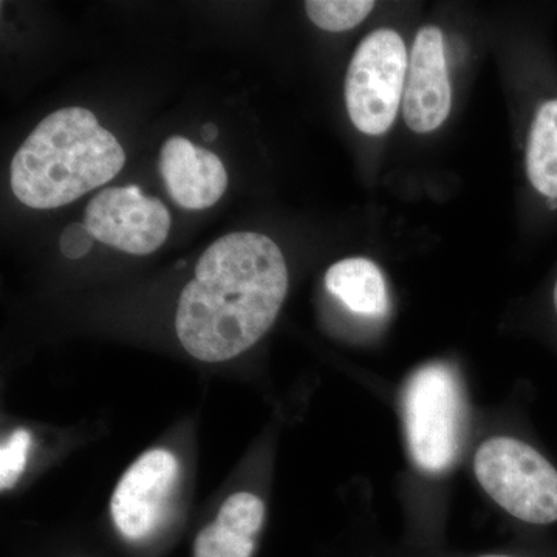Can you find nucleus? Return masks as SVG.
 <instances>
[{
    "mask_svg": "<svg viewBox=\"0 0 557 557\" xmlns=\"http://www.w3.org/2000/svg\"><path fill=\"white\" fill-rule=\"evenodd\" d=\"M287 292V262L270 237L226 234L203 252L180 295V343L205 362L239 357L269 332Z\"/></svg>",
    "mask_w": 557,
    "mask_h": 557,
    "instance_id": "obj_1",
    "label": "nucleus"
},
{
    "mask_svg": "<svg viewBox=\"0 0 557 557\" xmlns=\"http://www.w3.org/2000/svg\"><path fill=\"white\" fill-rule=\"evenodd\" d=\"M126 153L90 110L65 108L40 121L10 168L11 189L33 209H54L106 185Z\"/></svg>",
    "mask_w": 557,
    "mask_h": 557,
    "instance_id": "obj_2",
    "label": "nucleus"
},
{
    "mask_svg": "<svg viewBox=\"0 0 557 557\" xmlns=\"http://www.w3.org/2000/svg\"><path fill=\"white\" fill-rule=\"evenodd\" d=\"M474 469L483 490L516 519L557 522V469L527 443L487 440L475 454Z\"/></svg>",
    "mask_w": 557,
    "mask_h": 557,
    "instance_id": "obj_3",
    "label": "nucleus"
},
{
    "mask_svg": "<svg viewBox=\"0 0 557 557\" xmlns=\"http://www.w3.org/2000/svg\"><path fill=\"white\" fill-rule=\"evenodd\" d=\"M406 435L418 468L442 472L456 458L460 435V383L445 364L418 370L409 380L403 399Z\"/></svg>",
    "mask_w": 557,
    "mask_h": 557,
    "instance_id": "obj_4",
    "label": "nucleus"
},
{
    "mask_svg": "<svg viewBox=\"0 0 557 557\" xmlns=\"http://www.w3.org/2000/svg\"><path fill=\"white\" fill-rule=\"evenodd\" d=\"M408 51L397 32L381 28L359 44L346 76V104L351 123L368 135L391 129L408 75Z\"/></svg>",
    "mask_w": 557,
    "mask_h": 557,
    "instance_id": "obj_5",
    "label": "nucleus"
},
{
    "mask_svg": "<svg viewBox=\"0 0 557 557\" xmlns=\"http://www.w3.org/2000/svg\"><path fill=\"white\" fill-rule=\"evenodd\" d=\"M84 223L101 244L146 256L166 242L171 214L163 201L145 196L138 186H126L97 194L87 205Z\"/></svg>",
    "mask_w": 557,
    "mask_h": 557,
    "instance_id": "obj_6",
    "label": "nucleus"
},
{
    "mask_svg": "<svg viewBox=\"0 0 557 557\" xmlns=\"http://www.w3.org/2000/svg\"><path fill=\"white\" fill-rule=\"evenodd\" d=\"M178 478L177 458L166 449L148 450L127 469L110 502L113 522L124 537L141 541L157 530Z\"/></svg>",
    "mask_w": 557,
    "mask_h": 557,
    "instance_id": "obj_7",
    "label": "nucleus"
},
{
    "mask_svg": "<svg viewBox=\"0 0 557 557\" xmlns=\"http://www.w3.org/2000/svg\"><path fill=\"white\" fill-rule=\"evenodd\" d=\"M450 83L443 33L434 25L421 28L413 42L403 95V115L417 134L438 129L450 112Z\"/></svg>",
    "mask_w": 557,
    "mask_h": 557,
    "instance_id": "obj_8",
    "label": "nucleus"
},
{
    "mask_svg": "<svg viewBox=\"0 0 557 557\" xmlns=\"http://www.w3.org/2000/svg\"><path fill=\"white\" fill-rule=\"evenodd\" d=\"M159 170L171 199L190 211L211 208L228 188V174L222 160L183 137L164 141Z\"/></svg>",
    "mask_w": 557,
    "mask_h": 557,
    "instance_id": "obj_9",
    "label": "nucleus"
},
{
    "mask_svg": "<svg viewBox=\"0 0 557 557\" xmlns=\"http://www.w3.org/2000/svg\"><path fill=\"white\" fill-rule=\"evenodd\" d=\"M325 287L348 310L362 317H383L388 309L386 281L372 260H341L325 274Z\"/></svg>",
    "mask_w": 557,
    "mask_h": 557,
    "instance_id": "obj_10",
    "label": "nucleus"
},
{
    "mask_svg": "<svg viewBox=\"0 0 557 557\" xmlns=\"http://www.w3.org/2000/svg\"><path fill=\"white\" fill-rule=\"evenodd\" d=\"M527 177L549 212H557V97L537 106L528 132Z\"/></svg>",
    "mask_w": 557,
    "mask_h": 557,
    "instance_id": "obj_11",
    "label": "nucleus"
},
{
    "mask_svg": "<svg viewBox=\"0 0 557 557\" xmlns=\"http://www.w3.org/2000/svg\"><path fill=\"white\" fill-rule=\"evenodd\" d=\"M375 2L370 0H309L306 11L310 21L325 32H347L369 16Z\"/></svg>",
    "mask_w": 557,
    "mask_h": 557,
    "instance_id": "obj_12",
    "label": "nucleus"
},
{
    "mask_svg": "<svg viewBox=\"0 0 557 557\" xmlns=\"http://www.w3.org/2000/svg\"><path fill=\"white\" fill-rule=\"evenodd\" d=\"M263 519L265 507L258 496L251 493H236L226 498L215 522L240 536L256 539L263 525Z\"/></svg>",
    "mask_w": 557,
    "mask_h": 557,
    "instance_id": "obj_13",
    "label": "nucleus"
},
{
    "mask_svg": "<svg viewBox=\"0 0 557 557\" xmlns=\"http://www.w3.org/2000/svg\"><path fill=\"white\" fill-rule=\"evenodd\" d=\"M255 547L256 539L240 536L214 520L197 534L194 557H251Z\"/></svg>",
    "mask_w": 557,
    "mask_h": 557,
    "instance_id": "obj_14",
    "label": "nucleus"
},
{
    "mask_svg": "<svg viewBox=\"0 0 557 557\" xmlns=\"http://www.w3.org/2000/svg\"><path fill=\"white\" fill-rule=\"evenodd\" d=\"M32 448V434L25 429H16L0 448V490L7 491L16 485L22 472L27 468Z\"/></svg>",
    "mask_w": 557,
    "mask_h": 557,
    "instance_id": "obj_15",
    "label": "nucleus"
},
{
    "mask_svg": "<svg viewBox=\"0 0 557 557\" xmlns=\"http://www.w3.org/2000/svg\"><path fill=\"white\" fill-rule=\"evenodd\" d=\"M94 236L87 230L86 223H73L62 231L60 248L67 259H81L90 251Z\"/></svg>",
    "mask_w": 557,
    "mask_h": 557,
    "instance_id": "obj_16",
    "label": "nucleus"
},
{
    "mask_svg": "<svg viewBox=\"0 0 557 557\" xmlns=\"http://www.w3.org/2000/svg\"><path fill=\"white\" fill-rule=\"evenodd\" d=\"M219 131L218 126L212 123L205 124L203 127H201V138L205 139V141L211 143L214 141L215 138H218Z\"/></svg>",
    "mask_w": 557,
    "mask_h": 557,
    "instance_id": "obj_17",
    "label": "nucleus"
},
{
    "mask_svg": "<svg viewBox=\"0 0 557 557\" xmlns=\"http://www.w3.org/2000/svg\"><path fill=\"white\" fill-rule=\"evenodd\" d=\"M553 307H555V311L557 314V277L555 282V287H553Z\"/></svg>",
    "mask_w": 557,
    "mask_h": 557,
    "instance_id": "obj_18",
    "label": "nucleus"
},
{
    "mask_svg": "<svg viewBox=\"0 0 557 557\" xmlns=\"http://www.w3.org/2000/svg\"><path fill=\"white\" fill-rule=\"evenodd\" d=\"M480 557H509V556H494V555H491V556H480Z\"/></svg>",
    "mask_w": 557,
    "mask_h": 557,
    "instance_id": "obj_19",
    "label": "nucleus"
}]
</instances>
